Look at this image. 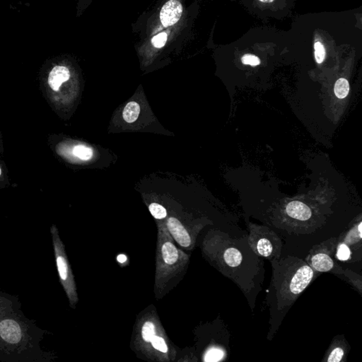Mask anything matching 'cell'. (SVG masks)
<instances>
[{"label":"cell","mask_w":362,"mask_h":362,"mask_svg":"<svg viewBox=\"0 0 362 362\" xmlns=\"http://www.w3.org/2000/svg\"><path fill=\"white\" fill-rule=\"evenodd\" d=\"M203 257L246 294L256 288L263 263L248 244L247 237L233 238L219 229H210L200 245Z\"/></svg>","instance_id":"cell-1"},{"label":"cell","mask_w":362,"mask_h":362,"mask_svg":"<svg viewBox=\"0 0 362 362\" xmlns=\"http://www.w3.org/2000/svg\"><path fill=\"white\" fill-rule=\"evenodd\" d=\"M272 276L266 301L272 311L281 312L292 306L314 277V270L305 261L294 256L270 261Z\"/></svg>","instance_id":"cell-2"},{"label":"cell","mask_w":362,"mask_h":362,"mask_svg":"<svg viewBox=\"0 0 362 362\" xmlns=\"http://www.w3.org/2000/svg\"><path fill=\"white\" fill-rule=\"evenodd\" d=\"M154 294L160 300L184 279L189 267L190 255L177 247L164 221H157Z\"/></svg>","instance_id":"cell-3"},{"label":"cell","mask_w":362,"mask_h":362,"mask_svg":"<svg viewBox=\"0 0 362 362\" xmlns=\"http://www.w3.org/2000/svg\"><path fill=\"white\" fill-rule=\"evenodd\" d=\"M141 315L136 322L132 337L137 353L152 361H174L178 352L168 337L156 310L151 307Z\"/></svg>","instance_id":"cell-4"},{"label":"cell","mask_w":362,"mask_h":362,"mask_svg":"<svg viewBox=\"0 0 362 362\" xmlns=\"http://www.w3.org/2000/svg\"><path fill=\"white\" fill-rule=\"evenodd\" d=\"M52 240L55 253L56 266L58 272L59 281L64 289L70 306L72 309H75L76 304L79 302L77 290L74 275L71 269L70 262L67 257L64 244L62 242L59 235L58 229L53 225L50 228Z\"/></svg>","instance_id":"cell-5"},{"label":"cell","mask_w":362,"mask_h":362,"mask_svg":"<svg viewBox=\"0 0 362 362\" xmlns=\"http://www.w3.org/2000/svg\"><path fill=\"white\" fill-rule=\"evenodd\" d=\"M248 229V244L255 254L270 261L280 258L283 243L275 231L253 223L249 224Z\"/></svg>","instance_id":"cell-6"},{"label":"cell","mask_w":362,"mask_h":362,"mask_svg":"<svg viewBox=\"0 0 362 362\" xmlns=\"http://www.w3.org/2000/svg\"><path fill=\"white\" fill-rule=\"evenodd\" d=\"M164 222L175 244L181 249L188 251H193L197 236L207 225V222L187 216L168 215Z\"/></svg>","instance_id":"cell-7"},{"label":"cell","mask_w":362,"mask_h":362,"mask_svg":"<svg viewBox=\"0 0 362 362\" xmlns=\"http://www.w3.org/2000/svg\"><path fill=\"white\" fill-rule=\"evenodd\" d=\"M285 217L276 219V226L288 231H293L294 227L301 222L309 221L312 217L311 209L305 203L300 201H292L285 209Z\"/></svg>","instance_id":"cell-8"},{"label":"cell","mask_w":362,"mask_h":362,"mask_svg":"<svg viewBox=\"0 0 362 362\" xmlns=\"http://www.w3.org/2000/svg\"><path fill=\"white\" fill-rule=\"evenodd\" d=\"M308 260V264L314 271L327 272L333 270L335 267V263L328 252L321 248L317 249V251L313 249Z\"/></svg>","instance_id":"cell-9"},{"label":"cell","mask_w":362,"mask_h":362,"mask_svg":"<svg viewBox=\"0 0 362 362\" xmlns=\"http://www.w3.org/2000/svg\"><path fill=\"white\" fill-rule=\"evenodd\" d=\"M183 13V7L178 0H170L162 7L160 18L164 27H169L178 22Z\"/></svg>","instance_id":"cell-10"},{"label":"cell","mask_w":362,"mask_h":362,"mask_svg":"<svg viewBox=\"0 0 362 362\" xmlns=\"http://www.w3.org/2000/svg\"><path fill=\"white\" fill-rule=\"evenodd\" d=\"M70 71L67 67L57 66L50 72L48 84L53 91H57L63 82L70 79Z\"/></svg>","instance_id":"cell-11"},{"label":"cell","mask_w":362,"mask_h":362,"mask_svg":"<svg viewBox=\"0 0 362 362\" xmlns=\"http://www.w3.org/2000/svg\"><path fill=\"white\" fill-rule=\"evenodd\" d=\"M226 356V352L223 349L218 346H212L205 351L203 355V361L218 362L223 361Z\"/></svg>","instance_id":"cell-12"},{"label":"cell","mask_w":362,"mask_h":362,"mask_svg":"<svg viewBox=\"0 0 362 362\" xmlns=\"http://www.w3.org/2000/svg\"><path fill=\"white\" fill-rule=\"evenodd\" d=\"M139 113H140V107L139 104L134 102H130L123 111V118L127 123H133L137 120Z\"/></svg>","instance_id":"cell-13"},{"label":"cell","mask_w":362,"mask_h":362,"mask_svg":"<svg viewBox=\"0 0 362 362\" xmlns=\"http://www.w3.org/2000/svg\"><path fill=\"white\" fill-rule=\"evenodd\" d=\"M334 92L335 96L339 99H343L346 98L350 92V84L345 78H340L335 82L334 87Z\"/></svg>","instance_id":"cell-14"},{"label":"cell","mask_w":362,"mask_h":362,"mask_svg":"<svg viewBox=\"0 0 362 362\" xmlns=\"http://www.w3.org/2000/svg\"><path fill=\"white\" fill-rule=\"evenodd\" d=\"M149 212L157 221H165L168 216L167 209L158 203H152L149 206Z\"/></svg>","instance_id":"cell-15"},{"label":"cell","mask_w":362,"mask_h":362,"mask_svg":"<svg viewBox=\"0 0 362 362\" xmlns=\"http://www.w3.org/2000/svg\"><path fill=\"white\" fill-rule=\"evenodd\" d=\"M313 48H314L315 62L318 64H321L326 59V50L324 45L320 41H315L314 45H313Z\"/></svg>","instance_id":"cell-16"},{"label":"cell","mask_w":362,"mask_h":362,"mask_svg":"<svg viewBox=\"0 0 362 362\" xmlns=\"http://www.w3.org/2000/svg\"><path fill=\"white\" fill-rule=\"evenodd\" d=\"M362 239V222H360L357 227L351 230L346 237L347 244H354L356 242Z\"/></svg>","instance_id":"cell-17"},{"label":"cell","mask_w":362,"mask_h":362,"mask_svg":"<svg viewBox=\"0 0 362 362\" xmlns=\"http://www.w3.org/2000/svg\"><path fill=\"white\" fill-rule=\"evenodd\" d=\"M74 154L82 160L90 159L93 156L92 149L84 146V145H76L74 148Z\"/></svg>","instance_id":"cell-18"},{"label":"cell","mask_w":362,"mask_h":362,"mask_svg":"<svg viewBox=\"0 0 362 362\" xmlns=\"http://www.w3.org/2000/svg\"><path fill=\"white\" fill-rule=\"evenodd\" d=\"M345 356V351L341 347H335L331 350L326 361L328 362H339Z\"/></svg>","instance_id":"cell-19"},{"label":"cell","mask_w":362,"mask_h":362,"mask_svg":"<svg viewBox=\"0 0 362 362\" xmlns=\"http://www.w3.org/2000/svg\"><path fill=\"white\" fill-rule=\"evenodd\" d=\"M337 258L339 260L347 261L350 258L351 251L350 248L346 244H339L337 248V253H336Z\"/></svg>","instance_id":"cell-20"},{"label":"cell","mask_w":362,"mask_h":362,"mask_svg":"<svg viewBox=\"0 0 362 362\" xmlns=\"http://www.w3.org/2000/svg\"><path fill=\"white\" fill-rule=\"evenodd\" d=\"M167 41V34L166 33H159L152 38V44L154 47L161 48L165 46L166 43Z\"/></svg>","instance_id":"cell-21"},{"label":"cell","mask_w":362,"mask_h":362,"mask_svg":"<svg viewBox=\"0 0 362 362\" xmlns=\"http://www.w3.org/2000/svg\"><path fill=\"white\" fill-rule=\"evenodd\" d=\"M243 64L249 65L251 66H257L260 64V61L257 56L251 55V54H247L243 56L242 58Z\"/></svg>","instance_id":"cell-22"},{"label":"cell","mask_w":362,"mask_h":362,"mask_svg":"<svg viewBox=\"0 0 362 362\" xmlns=\"http://www.w3.org/2000/svg\"><path fill=\"white\" fill-rule=\"evenodd\" d=\"M117 261H118V263H121V264H123V263H124L127 260V257L126 255L120 254L118 256H117Z\"/></svg>","instance_id":"cell-23"},{"label":"cell","mask_w":362,"mask_h":362,"mask_svg":"<svg viewBox=\"0 0 362 362\" xmlns=\"http://www.w3.org/2000/svg\"><path fill=\"white\" fill-rule=\"evenodd\" d=\"M259 1L262 2V3H272V2L274 1V0H259Z\"/></svg>","instance_id":"cell-24"}]
</instances>
